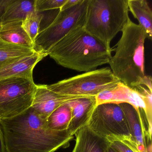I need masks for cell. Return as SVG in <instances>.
<instances>
[{"label":"cell","mask_w":152,"mask_h":152,"mask_svg":"<svg viewBox=\"0 0 152 152\" xmlns=\"http://www.w3.org/2000/svg\"><path fill=\"white\" fill-rule=\"evenodd\" d=\"M67 102L54 110L47 118V127L50 129L57 131L68 129L72 119V110Z\"/></svg>","instance_id":"19"},{"label":"cell","mask_w":152,"mask_h":152,"mask_svg":"<svg viewBox=\"0 0 152 152\" xmlns=\"http://www.w3.org/2000/svg\"><path fill=\"white\" fill-rule=\"evenodd\" d=\"M10 0H0V29L1 27V16L4 12L6 6L10 2Z\"/></svg>","instance_id":"25"},{"label":"cell","mask_w":152,"mask_h":152,"mask_svg":"<svg viewBox=\"0 0 152 152\" xmlns=\"http://www.w3.org/2000/svg\"><path fill=\"white\" fill-rule=\"evenodd\" d=\"M75 135L76 141L72 152H104L109 145L107 140L94 133L87 125Z\"/></svg>","instance_id":"14"},{"label":"cell","mask_w":152,"mask_h":152,"mask_svg":"<svg viewBox=\"0 0 152 152\" xmlns=\"http://www.w3.org/2000/svg\"><path fill=\"white\" fill-rule=\"evenodd\" d=\"M78 98L80 97L61 96L49 89L46 85H37L31 107L41 117L47 119L62 104Z\"/></svg>","instance_id":"11"},{"label":"cell","mask_w":152,"mask_h":152,"mask_svg":"<svg viewBox=\"0 0 152 152\" xmlns=\"http://www.w3.org/2000/svg\"><path fill=\"white\" fill-rule=\"evenodd\" d=\"M128 0H89L83 28L108 48L129 20Z\"/></svg>","instance_id":"4"},{"label":"cell","mask_w":152,"mask_h":152,"mask_svg":"<svg viewBox=\"0 0 152 152\" xmlns=\"http://www.w3.org/2000/svg\"><path fill=\"white\" fill-rule=\"evenodd\" d=\"M72 110V119L68 128L73 135L87 125L96 106V96L83 97L67 102Z\"/></svg>","instance_id":"12"},{"label":"cell","mask_w":152,"mask_h":152,"mask_svg":"<svg viewBox=\"0 0 152 152\" xmlns=\"http://www.w3.org/2000/svg\"><path fill=\"white\" fill-rule=\"evenodd\" d=\"M7 152H54L66 148L73 138L68 130L47 127V119L31 107L15 117L0 120Z\"/></svg>","instance_id":"1"},{"label":"cell","mask_w":152,"mask_h":152,"mask_svg":"<svg viewBox=\"0 0 152 152\" xmlns=\"http://www.w3.org/2000/svg\"><path fill=\"white\" fill-rule=\"evenodd\" d=\"M43 17L42 13L35 11L29 14L22 22V27L33 42L39 32L40 25Z\"/></svg>","instance_id":"21"},{"label":"cell","mask_w":152,"mask_h":152,"mask_svg":"<svg viewBox=\"0 0 152 152\" xmlns=\"http://www.w3.org/2000/svg\"><path fill=\"white\" fill-rule=\"evenodd\" d=\"M129 11L139 22L147 34V38L152 39V11L146 0H128Z\"/></svg>","instance_id":"17"},{"label":"cell","mask_w":152,"mask_h":152,"mask_svg":"<svg viewBox=\"0 0 152 152\" xmlns=\"http://www.w3.org/2000/svg\"><path fill=\"white\" fill-rule=\"evenodd\" d=\"M0 152H7L1 124H0Z\"/></svg>","instance_id":"24"},{"label":"cell","mask_w":152,"mask_h":152,"mask_svg":"<svg viewBox=\"0 0 152 152\" xmlns=\"http://www.w3.org/2000/svg\"><path fill=\"white\" fill-rule=\"evenodd\" d=\"M106 139L109 145L119 152H140L131 136H111Z\"/></svg>","instance_id":"20"},{"label":"cell","mask_w":152,"mask_h":152,"mask_svg":"<svg viewBox=\"0 0 152 152\" xmlns=\"http://www.w3.org/2000/svg\"><path fill=\"white\" fill-rule=\"evenodd\" d=\"M89 0H82L78 5L59 10L53 21L40 31L34 42L35 52L48 56L50 50L69 32L83 26Z\"/></svg>","instance_id":"6"},{"label":"cell","mask_w":152,"mask_h":152,"mask_svg":"<svg viewBox=\"0 0 152 152\" xmlns=\"http://www.w3.org/2000/svg\"><path fill=\"white\" fill-rule=\"evenodd\" d=\"M120 82L111 69L107 67L86 72L46 86L51 91L61 96L83 97L96 96Z\"/></svg>","instance_id":"5"},{"label":"cell","mask_w":152,"mask_h":152,"mask_svg":"<svg viewBox=\"0 0 152 152\" xmlns=\"http://www.w3.org/2000/svg\"><path fill=\"white\" fill-rule=\"evenodd\" d=\"M35 11V0H10L1 16V26L9 23L23 22L29 14Z\"/></svg>","instance_id":"15"},{"label":"cell","mask_w":152,"mask_h":152,"mask_svg":"<svg viewBox=\"0 0 152 152\" xmlns=\"http://www.w3.org/2000/svg\"><path fill=\"white\" fill-rule=\"evenodd\" d=\"M96 105L107 103L118 104L128 103L137 108L146 112L144 98L135 89L131 88L120 82L114 88L104 91L96 96Z\"/></svg>","instance_id":"10"},{"label":"cell","mask_w":152,"mask_h":152,"mask_svg":"<svg viewBox=\"0 0 152 152\" xmlns=\"http://www.w3.org/2000/svg\"><path fill=\"white\" fill-rule=\"evenodd\" d=\"M36 88L33 79L0 80V120L15 117L30 108Z\"/></svg>","instance_id":"7"},{"label":"cell","mask_w":152,"mask_h":152,"mask_svg":"<svg viewBox=\"0 0 152 152\" xmlns=\"http://www.w3.org/2000/svg\"><path fill=\"white\" fill-rule=\"evenodd\" d=\"M82 1V0H66V2L59 10H64L70 8L75 5H78Z\"/></svg>","instance_id":"23"},{"label":"cell","mask_w":152,"mask_h":152,"mask_svg":"<svg viewBox=\"0 0 152 152\" xmlns=\"http://www.w3.org/2000/svg\"><path fill=\"white\" fill-rule=\"evenodd\" d=\"M34 52L32 49L11 44L0 39V68Z\"/></svg>","instance_id":"18"},{"label":"cell","mask_w":152,"mask_h":152,"mask_svg":"<svg viewBox=\"0 0 152 152\" xmlns=\"http://www.w3.org/2000/svg\"><path fill=\"white\" fill-rule=\"evenodd\" d=\"M87 125L94 133L106 139L111 136H131L124 114L117 104L96 105Z\"/></svg>","instance_id":"8"},{"label":"cell","mask_w":152,"mask_h":152,"mask_svg":"<svg viewBox=\"0 0 152 152\" xmlns=\"http://www.w3.org/2000/svg\"><path fill=\"white\" fill-rule=\"evenodd\" d=\"M121 32V39L113 48L115 53L108 64L114 75L132 88L141 85L146 75L145 42L147 34L142 27L130 19Z\"/></svg>","instance_id":"3"},{"label":"cell","mask_w":152,"mask_h":152,"mask_svg":"<svg viewBox=\"0 0 152 152\" xmlns=\"http://www.w3.org/2000/svg\"><path fill=\"white\" fill-rule=\"evenodd\" d=\"M46 56L44 54L34 52L0 68V80L12 77L33 79V72L34 67Z\"/></svg>","instance_id":"13"},{"label":"cell","mask_w":152,"mask_h":152,"mask_svg":"<svg viewBox=\"0 0 152 152\" xmlns=\"http://www.w3.org/2000/svg\"><path fill=\"white\" fill-rule=\"evenodd\" d=\"M66 0H35V10L39 13L60 10Z\"/></svg>","instance_id":"22"},{"label":"cell","mask_w":152,"mask_h":152,"mask_svg":"<svg viewBox=\"0 0 152 152\" xmlns=\"http://www.w3.org/2000/svg\"><path fill=\"white\" fill-rule=\"evenodd\" d=\"M104 152H119L117 150H115L114 148H113L112 147L110 146V145L107 147V148L106 149Z\"/></svg>","instance_id":"26"},{"label":"cell","mask_w":152,"mask_h":152,"mask_svg":"<svg viewBox=\"0 0 152 152\" xmlns=\"http://www.w3.org/2000/svg\"><path fill=\"white\" fill-rule=\"evenodd\" d=\"M113 50L81 26L69 32L54 45L48 56L63 67L86 72L109 64Z\"/></svg>","instance_id":"2"},{"label":"cell","mask_w":152,"mask_h":152,"mask_svg":"<svg viewBox=\"0 0 152 152\" xmlns=\"http://www.w3.org/2000/svg\"><path fill=\"white\" fill-rule=\"evenodd\" d=\"M0 39L11 44L33 49L34 42L22 27V22L2 26L0 29Z\"/></svg>","instance_id":"16"},{"label":"cell","mask_w":152,"mask_h":152,"mask_svg":"<svg viewBox=\"0 0 152 152\" xmlns=\"http://www.w3.org/2000/svg\"><path fill=\"white\" fill-rule=\"evenodd\" d=\"M122 110L131 136L140 152H152V125L148 121L145 110L130 104H118Z\"/></svg>","instance_id":"9"}]
</instances>
